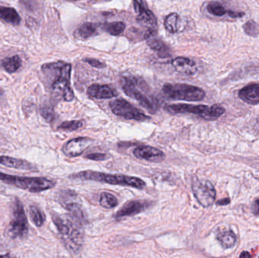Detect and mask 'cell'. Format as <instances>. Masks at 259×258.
<instances>
[{
    "label": "cell",
    "mask_w": 259,
    "mask_h": 258,
    "mask_svg": "<svg viewBox=\"0 0 259 258\" xmlns=\"http://www.w3.org/2000/svg\"><path fill=\"white\" fill-rule=\"evenodd\" d=\"M69 177L72 179L92 180L116 186H130L138 190H142L146 186V182L139 177L120 174H108L94 171H80L76 174H72Z\"/></svg>",
    "instance_id": "cell-1"
},
{
    "label": "cell",
    "mask_w": 259,
    "mask_h": 258,
    "mask_svg": "<svg viewBox=\"0 0 259 258\" xmlns=\"http://www.w3.org/2000/svg\"><path fill=\"white\" fill-rule=\"evenodd\" d=\"M166 110L170 114H192L202 117L206 121H214L222 117L225 112L224 108L220 105H194L188 104H173L166 107Z\"/></svg>",
    "instance_id": "cell-2"
},
{
    "label": "cell",
    "mask_w": 259,
    "mask_h": 258,
    "mask_svg": "<svg viewBox=\"0 0 259 258\" xmlns=\"http://www.w3.org/2000/svg\"><path fill=\"white\" fill-rule=\"evenodd\" d=\"M0 181L6 184L12 185L30 193H40L54 188L56 182L44 177H26L8 175L0 172Z\"/></svg>",
    "instance_id": "cell-3"
},
{
    "label": "cell",
    "mask_w": 259,
    "mask_h": 258,
    "mask_svg": "<svg viewBox=\"0 0 259 258\" xmlns=\"http://www.w3.org/2000/svg\"><path fill=\"white\" fill-rule=\"evenodd\" d=\"M162 91L166 97L173 100L198 102L206 96V92L201 88L185 83H166Z\"/></svg>",
    "instance_id": "cell-4"
},
{
    "label": "cell",
    "mask_w": 259,
    "mask_h": 258,
    "mask_svg": "<svg viewBox=\"0 0 259 258\" xmlns=\"http://www.w3.org/2000/svg\"><path fill=\"white\" fill-rule=\"evenodd\" d=\"M122 89L126 96L135 99L139 102L141 106L150 111L151 114H154L158 109L156 102L152 97L148 96L140 89V83L134 77H124L122 81Z\"/></svg>",
    "instance_id": "cell-5"
},
{
    "label": "cell",
    "mask_w": 259,
    "mask_h": 258,
    "mask_svg": "<svg viewBox=\"0 0 259 258\" xmlns=\"http://www.w3.org/2000/svg\"><path fill=\"white\" fill-rule=\"evenodd\" d=\"M56 66L58 75L52 85V90L66 102H72L74 99V94L70 86L72 65L64 61H57Z\"/></svg>",
    "instance_id": "cell-6"
},
{
    "label": "cell",
    "mask_w": 259,
    "mask_h": 258,
    "mask_svg": "<svg viewBox=\"0 0 259 258\" xmlns=\"http://www.w3.org/2000/svg\"><path fill=\"white\" fill-rule=\"evenodd\" d=\"M8 233L12 238H23L28 233V223L25 215L23 205L16 199L13 205V218L10 223Z\"/></svg>",
    "instance_id": "cell-7"
},
{
    "label": "cell",
    "mask_w": 259,
    "mask_h": 258,
    "mask_svg": "<svg viewBox=\"0 0 259 258\" xmlns=\"http://www.w3.org/2000/svg\"><path fill=\"white\" fill-rule=\"evenodd\" d=\"M110 106L114 115L123 117L124 119L138 121H145L150 119L148 116L125 99H118L111 101Z\"/></svg>",
    "instance_id": "cell-8"
},
{
    "label": "cell",
    "mask_w": 259,
    "mask_h": 258,
    "mask_svg": "<svg viewBox=\"0 0 259 258\" xmlns=\"http://www.w3.org/2000/svg\"><path fill=\"white\" fill-rule=\"evenodd\" d=\"M192 190L197 202L208 208L213 205L216 199V190L211 182L207 180H195L192 183Z\"/></svg>",
    "instance_id": "cell-9"
},
{
    "label": "cell",
    "mask_w": 259,
    "mask_h": 258,
    "mask_svg": "<svg viewBox=\"0 0 259 258\" xmlns=\"http://www.w3.org/2000/svg\"><path fill=\"white\" fill-rule=\"evenodd\" d=\"M94 140L89 137H78L68 141L62 147V152L66 156L74 158L82 155L89 149Z\"/></svg>",
    "instance_id": "cell-10"
},
{
    "label": "cell",
    "mask_w": 259,
    "mask_h": 258,
    "mask_svg": "<svg viewBox=\"0 0 259 258\" xmlns=\"http://www.w3.org/2000/svg\"><path fill=\"white\" fill-rule=\"evenodd\" d=\"M152 205V202L144 199H134L125 203L114 215V218L132 217L142 213Z\"/></svg>",
    "instance_id": "cell-11"
},
{
    "label": "cell",
    "mask_w": 259,
    "mask_h": 258,
    "mask_svg": "<svg viewBox=\"0 0 259 258\" xmlns=\"http://www.w3.org/2000/svg\"><path fill=\"white\" fill-rule=\"evenodd\" d=\"M134 7L136 14V20L148 28L156 29L157 19L154 14L146 7L144 0H134Z\"/></svg>",
    "instance_id": "cell-12"
},
{
    "label": "cell",
    "mask_w": 259,
    "mask_h": 258,
    "mask_svg": "<svg viewBox=\"0 0 259 258\" xmlns=\"http://www.w3.org/2000/svg\"><path fill=\"white\" fill-rule=\"evenodd\" d=\"M134 155L138 159L150 162L160 163L164 161L166 155L162 151L150 146H141L133 151Z\"/></svg>",
    "instance_id": "cell-13"
},
{
    "label": "cell",
    "mask_w": 259,
    "mask_h": 258,
    "mask_svg": "<svg viewBox=\"0 0 259 258\" xmlns=\"http://www.w3.org/2000/svg\"><path fill=\"white\" fill-rule=\"evenodd\" d=\"M90 97L96 99H112L118 96L116 89L108 85L92 84L88 89Z\"/></svg>",
    "instance_id": "cell-14"
},
{
    "label": "cell",
    "mask_w": 259,
    "mask_h": 258,
    "mask_svg": "<svg viewBox=\"0 0 259 258\" xmlns=\"http://www.w3.org/2000/svg\"><path fill=\"white\" fill-rule=\"evenodd\" d=\"M206 10L210 14L216 17H223L224 15L229 16L231 18L236 19L244 17L245 13L242 11H232L228 9L223 4L218 1H212L206 5Z\"/></svg>",
    "instance_id": "cell-15"
},
{
    "label": "cell",
    "mask_w": 259,
    "mask_h": 258,
    "mask_svg": "<svg viewBox=\"0 0 259 258\" xmlns=\"http://www.w3.org/2000/svg\"><path fill=\"white\" fill-rule=\"evenodd\" d=\"M172 66L181 74L192 75L197 71V66L194 60L186 57H178L172 60Z\"/></svg>",
    "instance_id": "cell-16"
},
{
    "label": "cell",
    "mask_w": 259,
    "mask_h": 258,
    "mask_svg": "<svg viewBox=\"0 0 259 258\" xmlns=\"http://www.w3.org/2000/svg\"><path fill=\"white\" fill-rule=\"evenodd\" d=\"M239 97L250 105L259 104V84L252 83L240 90Z\"/></svg>",
    "instance_id": "cell-17"
},
{
    "label": "cell",
    "mask_w": 259,
    "mask_h": 258,
    "mask_svg": "<svg viewBox=\"0 0 259 258\" xmlns=\"http://www.w3.org/2000/svg\"><path fill=\"white\" fill-rule=\"evenodd\" d=\"M156 36V35H154L146 39L148 46L156 52L160 58H166L170 57L172 53L169 47L162 39H158Z\"/></svg>",
    "instance_id": "cell-18"
},
{
    "label": "cell",
    "mask_w": 259,
    "mask_h": 258,
    "mask_svg": "<svg viewBox=\"0 0 259 258\" xmlns=\"http://www.w3.org/2000/svg\"><path fill=\"white\" fill-rule=\"evenodd\" d=\"M0 164L8 168H16L22 171H32L34 169L33 165L28 161L12 157L0 156Z\"/></svg>",
    "instance_id": "cell-19"
},
{
    "label": "cell",
    "mask_w": 259,
    "mask_h": 258,
    "mask_svg": "<svg viewBox=\"0 0 259 258\" xmlns=\"http://www.w3.org/2000/svg\"><path fill=\"white\" fill-rule=\"evenodd\" d=\"M0 18L6 23L18 25L20 22V17L14 8L0 6Z\"/></svg>",
    "instance_id": "cell-20"
},
{
    "label": "cell",
    "mask_w": 259,
    "mask_h": 258,
    "mask_svg": "<svg viewBox=\"0 0 259 258\" xmlns=\"http://www.w3.org/2000/svg\"><path fill=\"white\" fill-rule=\"evenodd\" d=\"M66 209L68 211L70 218H73L76 222L80 223L82 225L86 224V218L82 210V206L78 203H68L66 205Z\"/></svg>",
    "instance_id": "cell-21"
},
{
    "label": "cell",
    "mask_w": 259,
    "mask_h": 258,
    "mask_svg": "<svg viewBox=\"0 0 259 258\" xmlns=\"http://www.w3.org/2000/svg\"><path fill=\"white\" fill-rule=\"evenodd\" d=\"M22 61L18 55H14L12 57H8L2 60L1 65L4 70L10 74L16 72L22 67Z\"/></svg>",
    "instance_id": "cell-22"
},
{
    "label": "cell",
    "mask_w": 259,
    "mask_h": 258,
    "mask_svg": "<svg viewBox=\"0 0 259 258\" xmlns=\"http://www.w3.org/2000/svg\"><path fill=\"white\" fill-rule=\"evenodd\" d=\"M97 26L96 23L86 22L83 23L76 30V36L82 39H88L96 33Z\"/></svg>",
    "instance_id": "cell-23"
},
{
    "label": "cell",
    "mask_w": 259,
    "mask_h": 258,
    "mask_svg": "<svg viewBox=\"0 0 259 258\" xmlns=\"http://www.w3.org/2000/svg\"><path fill=\"white\" fill-rule=\"evenodd\" d=\"M217 238L222 247L225 249H230L236 244V237L232 231H224L218 233Z\"/></svg>",
    "instance_id": "cell-24"
},
{
    "label": "cell",
    "mask_w": 259,
    "mask_h": 258,
    "mask_svg": "<svg viewBox=\"0 0 259 258\" xmlns=\"http://www.w3.org/2000/svg\"><path fill=\"white\" fill-rule=\"evenodd\" d=\"M102 28L112 36H119L124 33L126 28L125 23L122 21H113L106 23L102 26Z\"/></svg>",
    "instance_id": "cell-25"
},
{
    "label": "cell",
    "mask_w": 259,
    "mask_h": 258,
    "mask_svg": "<svg viewBox=\"0 0 259 258\" xmlns=\"http://www.w3.org/2000/svg\"><path fill=\"white\" fill-rule=\"evenodd\" d=\"M178 22H179V16H178V13H170L164 19V27L169 33H176V32H178V29H179V23Z\"/></svg>",
    "instance_id": "cell-26"
},
{
    "label": "cell",
    "mask_w": 259,
    "mask_h": 258,
    "mask_svg": "<svg viewBox=\"0 0 259 258\" xmlns=\"http://www.w3.org/2000/svg\"><path fill=\"white\" fill-rule=\"evenodd\" d=\"M100 204L102 208L112 209L117 206L118 201L114 195L107 192H103L100 195Z\"/></svg>",
    "instance_id": "cell-27"
},
{
    "label": "cell",
    "mask_w": 259,
    "mask_h": 258,
    "mask_svg": "<svg viewBox=\"0 0 259 258\" xmlns=\"http://www.w3.org/2000/svg\"><path fill=\"white\" fill-rule=\"evenodd\" d=\"M29 214H30L32 221L36 227H40L44 225L45 222L46 217L44 212L36 206H30L29 208Z\"/></svg>",
    "instance_id": "cell-28"
},
{
    "label": "cell",
    "mask_w": 259,
    "mask_h": 258,
    "mask_svg": "<svg viewBox=\"0 0 259 258\" xmlns=\"http://www.w3.org/2000/svg\"><path fill=\"white\" fill-rule=\"evenodd\" d=\"M242 28L244 32L252 37H257L259 35V25L253 20L246 22Z\"/></svg>",
    "instance_id": "cell-29"
},
{
    "label": "cell",
    "mask_w": 259,
    "mask_h": 258,
    "mask_svg": "<svg viewBox=\"0 0 259 258\" xmlns=\"http://www.w3.org/2000/svg\"><path fill=\"white\" fill-rule=\"evenodd\" d=\"M82 127H83V122L82 121H64L58 126V130L73 132L79 130Z\"/></svg>",
    "instance_id": "cell-30"
},
{
    "label": "cell",
    "mask_w": 259,
    "mask_h": 258,
    "mask_svg": "<svg viewBox=\"0 0 259 258\" xmlns=\"http://www.w3.org/2000/svg\"><path fill=\"white\" fill-rule=\"evenodd\" d=\"M40 113L41 115L46 122L51 123L55 120V111H54V108H51V107H44V108H41Z\"/></svg>",
    "instance_id": "cell-31"
},
{
    "label": "cell",
    "mask_w": 259,
    "mask_h": 258,
    "mask_svg": "<svg viewBox=\"0 0 259 258\" xmlns=\"http://www.w3.org/2000/svg\"><path fill=\"white\" fill-rule=\"evenodd\" d=\"M85 158L86 159L92 160V161H106L110 158V155L105 153H92L89 154Z\"/></svg>",
    "instance_id": "cell-32"
},
{
    "label": "cell",
    "mask_w": 259,
    "mask_h": 258,
    "mask_svg": "<svg viewBox=\"0 0 259 258\" xmlns=\"http://www.w3.org/2000/svg\"><path fill=\"white\" fill-rule=\"evenodd\" d=\"M84 61L85 62L88 63L90 65L96 67V68H102V67H105V64H103L101 61L94 59V58H85Z\"/></svg>",
    "instance_id": "cell-33"
},
{
    "label": "cell",
    "mask_w": 259,
    "mask_h": 258,
    "mask_svg": "<svg viewBox=\"0 0 259 258\" xmlns=\"http://www.w3.org/2000/svg\"><path fill=\"white\" fill-rule=\"evenodd\" d=\"M252 212L256 216L259 215V199L254 201V203L252 205Z\"/></svg>",
    "instance_id": "cell-34"
},
{
    "label": "cell",
    "mask_w": 259,
    "mask_h": 258,
    "mask_svg": "<svg viewBox=\"0 0 259 258\" xmlns=\"http://www.w3.org/2000/svg\"><path fill=\"white\" fill-rule=\"evenodd\" d=\"M230 202V199H228V198H226V199H222V200L218 201V202H217L218 205H228V204Z\"/></svg>",
    "instance_id": "cell-35"
},
{
    "label": "cell",
    "mask_w": 259,
    "mask_h": 258,
    "mask_svg": "<svg viewBox=\"0 0 259 258\" xmlns=\"http://www.w3.org/2000/svg\"><path fill=\"white\" fill-rule=\"evenodd\" d=\"M240 258H251V255L248 252H244L240 255Z\"/></svg>",
    "instance_id": "cell-36"
},
{
    "label": "cell",
    "mask_w": 259,
    "mask_h": 258,
    "mask_svg": "<svg viewBox=\"0 0 259 258\" xmlns=\"http://www.w3.org/2000/svg\"><path fill=\"white\" fill-rule=\"evenodd\" d=\"M74 1H78V0H74Z\"/></svg>",
    "instance_id": "cell-37"
}]
</instances>
